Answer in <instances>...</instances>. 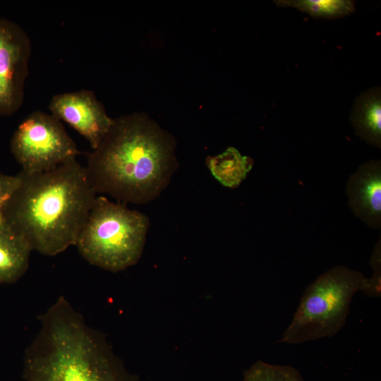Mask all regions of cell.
<instances>
[{
    "label": "cell",
    "instance_id": "obj_1",
    "mask_svg": "<svg viewBox=\"0 0 381 381\" xmlns=\"http://www.w3.org/2000/svg\"><path fill=\"white\" fill-rule=\"evenodd\" d=\"M18 175L20 183L4 209L5 222L44 255L75 246L97 194L85 167L74 159L49 171Z\"/></svg>",
    "mask_w": 381,
    "mask_h": 381
},
{
    "label": "cell",
    "instance_id": "obj_2",
    "mask_svg": "<svg viewBox=\"0 0 381 381\" xmlns=\"http://www.w3.org/2000/svg\"><path fill=\"white\" fill-rule=\"evenodd\" d=\"M85 167L97 193L135 204L159 195L176 168L169 138L138 114L114 119Z\"/></svg>",
    "mask_w": 381,
    "mask_h": 381
},
{
    "label": "cell",
    "instance_id": "obj_3",
    "mask_svg": "<svg viewBox=\"0 0 381 381\" xmlns=\"http://www.w3.org/2000/svg\"><path fill=\"white\" fill-rule=\"evenodd\" d=\"M38 319L25 351L24 381H140L64 296Z\"/></svg>",
    "mask_w": 381,
    "mask_h": 381
},
{
    "label": "cell",
    "instance_id": "obj_4",
    "mask_svg": "<svg viewBox=\"0 0 381 381\" xmlns=\"http://www.w3.org/2000/svg\"><path fill=\"white\" fill-rule=\"evenodd\" d=\"M148 227L143 213L97 196L75 246L90 264L119 272L137 263Z\"/></svg>",
    "mask_w": 381,
    "mask_h": 381
},
{
    "label": "cell",
    "instance_id": "obj_5",
    "mask_svg": "<svg viewBox=\"0 0 381 381\" xmlns=\"http://www.w3.org/2000/svg\"><path fill=\"white\" fill-rule=\"evenodd\" d=\"M367 289L368 278L358 271L340 265L327 270L306 287L277 343L301 344L334 336L346 322L353 295Z\"/></svg>",
    "mask_w": 381,
    "mask_h": 381
},
{
    "label": "cell",
    "instance_id": "obj_6",
    "mask_svg": "<svg viewBox=\"0 0 381 381\" xmlns=\"http://www.w3.org/2000/svg\"><path fill=\"white\" fill-rule=\"evenodd\" d=\"M11 150L25 174L53 169L80 154L61 121L39 110L30 114L14 131Z\"/></svg>",
    "mask_w": 381,
    "mask_h": 381
},
{
    "label": "cell",
    "instance_id": "obj_7",
    "mask_svg": "<svg viewBox=\"0 0 381 381\" xmlns=\"http://www.w3.org/2000/svg\"><path fill=\"white\" fill-rule=\"evenodd\" d=\"M32 52L30 40L17 23L0 18V115L20 108Z\"/></svg>",
    "mask_w": 381,
    "mask_h": 381
},
{
    "label": "cell",
    "instance_id": "obj_8",
    "mask_svg": "<svg viewBox=\"0 0 381 381\" xmlns=\"http://www.w3.org/2000/svg\"><path fill=\"white\" fill-rule=\"evenodd\" d=\"M49 108L52 114L83 135L95 149L113 123L93 92L81 90L55 95Z\"/></svg>",
    "mask_w": 381,
    "mask_h": 381
},
{
    "label": "cell",
    "instance_id": "obj_9",
    "mask_svg": "<svg viewBox=\"0 0 381 381\" xmlns=\"http://www.w3.org/2000/svg\"><path fill=\"white\" fill-rule=\"evenodd\" d=\"M346 194L353 213L370 228L380 229V160L372 159L358 166L347 181Z\"/></svg>",
    "mask_w": 381,
    "mask_h": 381
},
{
    "label": "cell",
    "instance_id": "obj_10",
    "mask_svg": "<svg viewBox=\"0 0 381 381\" xmlns=\"http://www.w3.org/2000/svg\"><path fill=\"white\" fill-rule=\"evenodd\" d=\"M29 243L3 220L0 223V284L20 279L29 267Z\"/></svg>",
    "mask_w": 381,
    "mask_h": 381
},
{
    "label": "cell",
    "instance_id": "obj_11",
    "mask_svg": "<svg viewBox=\"0 0 381 381\" xmlns=\"http://www.w3.org/2000/svg\"><path fill=\"white\" fill-rule=\"evenodd\" d=\"M350 121L355 133L368 144L381 147V92L370 88L354 100Z\"/></svg>",
    "mask_w": 381,
    "mask_h": 381
},
{
    "label": "cell",
    "instance_id": "obj_12",
    "mask_svg": "<svg viewBox=\"0 0 381 381\" xmlns=\"http://www.w3.org/2000/svg\"><path fill=\"white\" fill-rule=\"evenodd\" d=\"M254 164L253 159L229 147L223 153L207 159L212 175L223 186L237 188L246 178Z\"/></svg>",
    "mask_w": 381,
    "mask_h": 381
},
{
    "label": "cell",
    "instance_id": "obj_13",
    "mask_svg": "<svg viewBox=\"0 0 381 381\" xmlns=\"http://www.w3.org/2000/svg\"><path fill=\"white\" fill-rule=\"evenodd\" d=\"M276 4L294 7L315 18L334 19L355 11V2L349 0H281Z\"/></svg>",
    "mask_w": 381,
    "mask_h": 381
},
{
    "label": "cell",
    "instance_id": "obj_14",
    "mask_svg": "<svg viewBox=\"0 0 381 381\" xmlns=\"http://www.w3.org/2000/svg\"><path fill=\"white\" fill-rule=\"evenodd\" d=\"M243 381H304L300 372L289 365L258 361L243 372Z\"/></svg>",
    "mask_w": 381,
    "mask_h": 381
},
{
    "label": "cell",
    "instance_id": "obj_15",
    "mask_svg": "<svg viewBox=\"0 0 381 381\" xmlns=\"http://www.w3.org/2000/svg\"><path fill=\"white\" fill-rule=\"evenodd\" d=\"M381 242L380 238L374 247L373 253L370 259V265L373 270V274L370 278H368V289L365 294L370 296L378 297L381 292Z\"/></svg>",
    "mask_w": 381,
    "mask_h": 381
},
{
    "label": "cell",
    "instance_id": "obj_16",
    "mask_svg": "<svg viewBox=\"0 0 381 381\" xmlns=\"http://www.w3.org/2000/svg\"><path fill=\"white\" fill-rule=\"evenodd\" d=\"M20 183L18 174L11 176L0 172V223L4 220L3 212L8 200Z\"/></svg>",
    "mask_w": 381,
    "mask_h": 381
}]
</instances>
